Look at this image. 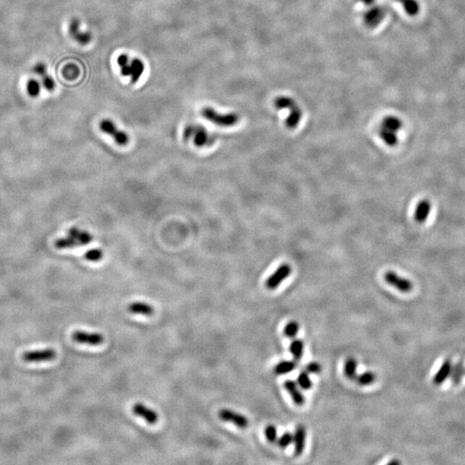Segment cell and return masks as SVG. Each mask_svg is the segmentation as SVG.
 Instances as JSON below:
<instances>
[{
    "label": "cell",
    "mask_w": 465,
    "mask_h": 465,
    "mask_svg": "<svg viewBox=\"0 0 465 465\" xmlns=\"http://www.w3.org/2000/svg\"><path fill=\"white\" fill-rule=\"evenodd\" d=\"M118 63L120 67L121 74L124 77H130V81L133 84L137 83L140 81L145 70V65L142 60L138 58H134L130 60L128 55H121L118 58Z\"/></svg>",
    "instance_id": "obj_1"
},
{
    "label": "cell",
    "mask_w": 465,
    "mask_h": 465,
    "mask_svg": "<svg viewBox=\"0 0 465 465\" xmlns=\"http://www.w3.org/2000/svg\"><path fill=\"white\" fill-rule=\"evenodd\" d=\"M184 139L185 141L191 140L193 144L198 147L211 146L215 141L212 135L203 126L189 125L184 130Z\"/></svg>",
    "instance_id": "obj_2"
},
{
    "label": "cell",
    "mask_w": 465,
    "mask_h": 465,
    "mask_svg": "<svg viewBox=\"0 0 465 465\" xmlns=\"http://www.w3.org/2000/svg\"><path fill=\"white\" fill-rule=\"evenodd\" d=\"M201 115L210 123L224 128L235 126L238 124L240 119L236 113L231 112L227 114H222L216 111L211 107H204V109H202Z\"/></svg>",
    "instance_id": "obj_3"
},
{
    "label": "cell",
    "mask_w": 465,
    "mask_h": 465,
    "mask_svg": "<svg viewBox=\"0 0 465 465\" xmlns=\"http://www.w3.org/2000/svg\"><path fill=\"white\" fill-rule=\"evenodd\" d=\"M99 129L102 132L111 136L118 146H124L129 142V136L125 131L118 129L111 120L103 119L99 124Z\"/></svg>",
    "instance_id": "obj_4"
},
{
    "label": "cell",
    "mask_w": 465,
    "mask_h": 465,
    "mask_svg": "<svg viewBox=\"0 0 465 465\" xmlns=\"http://www.w3.org/2000/svg\"><path fill=\"white\" fill-rule=\"evenodd\" d=\"M385 16V9L382 6H376L374 4L373 6H370V8L365 11V13L363 14V20L366 27L370 29H374L382 23Z\"/></svg>",
    "instance_id": "obj_5"
},
{
    "label": "cell",
    "mask_w": 465,
    "mask_h": 465,
    "mask_svg": "<svg viewBox=\"0 0 465 465\" xmlns=\"http://www.w3.org/2000/svg\"><path fill=\"white\" fill-rule=\"evenodd\" d=\"M292 269L289 264H282L280 266L266 279L265 287L268 290H275L291 274Z\"/></svg>",
    "instance_id": "obj_6"
},
{
    "label": "cell",
    "mask_w": 465,
    "mask_h": 465,
    "mask_svg": "<svg viewBox=\"0 0 465 465\" xmlns=\"http://www.w3.org/2000/svg\"><path fill=\"white\" fill-rule=\"evenodd\" d=\"M384 281L401 292L408 293L413 290V285L410 280L402 278L393 270H388L383 275Z\"/></svg>",
    "instance_id": "obj_7"
},
{
    "label": "cell",
    "mask_w": 465,
    "mask_h": 465,
    "mask_svg": "<svg viewBox=\"0 0 465 465\" xmlns=\"http://www.w3.org/2000/svg\"><path fill=\"white\" fill-rule=\"evenodd\" d=\"M218 415L221 420L232 423L234 425L241 429L247 428L249 425V420L247 419V417L230 409H221L219 412Z\"/></svg>",
    "instance_id": "obj_8"
},
{
    "label": "cell",
    "mask_w": 465,
    "mask_h": 465,
    "mask_svg": "<svg viewBox=\"0 0 465 465\" xmlns=\"http://www.w3.org/2000/svg\"><path fill=\"white\" fill-rule=\"evenodd\" d=\"M72 339L81 344L99 345L103 344L104 338L101 333H87L84 331H75L72 333Z\"/></svg>",
    "instance_id": "obj_9"
},
{
    "label": "cell",
    "mask_w": 465,
    "mask_h": 465,
    "mask_svg": "<svg viewBox=\"0 0 465 465\" xmlns=\"http://www.w3.org/2000/svg\"><path fill=\"white\" fill-rule=\"evenodd\" d=\"M69 34L73 40L81 45H87L92 42V34L90 32L81 31V22L77 18L71 21L69 25Z\"/></svg>",
    "instance_id": "obj_10"
},
{
    "label": "cell",
    "mask_w": 465,
    "mask_h": 465,
    "mask_svg": "<svg viewBox=\"0 0 465 465\" xmlns=\"http://www.w3.org/2000/svg\"><path fill=\"white\" fill-rule=\"evenodd\" d=\"M56 352L54 349H45V350L30 351L23 353L22 359L25 362L49 361L55 359Z\"/></svg>",
    "instance_id": "obj_11"
},
{
    "label": "cell",
    "mask_w": 465,
    "mask_h": 465,
    "mask_svg": "<svg viewBox=\"0 0 465 465\" xmlns=\"http://www.w3.org/2000/svg\"><path fill=\"white\" fill-rule=\"evenodd\" d=\"M133 413L135 415L141 417L142 419H145L150 425H154L159 420L158 413H156L153 409L147 408L145 405L141 404L140 402L135 403L132 408Z\"/></svg>",
    "instance_id": "obj_12"
},
{
    "label": "cell",
    "mask_w": 465,
    "mask_h": 465,
    "mask_svg": "<svg viewBox=\"0 0 465 465\" xmlns=\"http://www.w3.org/2000/svg\"><path fill=\"white\" fill-rule=\"evenodd\" d=\"M284 387L296 406L301 407L304 405L305 397L303 394L301 393V388L299 387L297 382L293 380H285L284 382Z\"/></svg>",
    "instance_id": "obj_13"
},
{
    "label": "cell",
    "mask_w": 465,
    "mask_h": 465,
    "mask_svg": "<svg viewBox=\"0 0 465 465\" xmlns=\"http://www.w3.org/2000/svg\"><path fill=\"white\" fill-rule=\"evenodd\" d=\"M307 432L303 425L296 427L295 434H293V444H294V453L296 456H301L305 450Z\"/></svg>",
    "instance_id": "obj_14"
},
{
    "label": "cell",
    "mask_w": 465,
    "mask_h": 465,
    "mask_svg": "<svg viewBox=\"0 0 465 465\" xmlns=\"http://www.w3.org/2000/svg\"><path fill=\"white\" fill-rule=\"evenodd\" d=\"M451 369H452V363H451V359H445L439 370L437 371V373L434 375V378H433L434 384L437 386L442 384L443 382L451 376Z\"/></svg>",
    "instance_id": "obj_15"
},
{
    "label": "cell",
    "mask_w": 465,
    "mask_h": 465,
    "mask_svg": "<svg viewBox=\"0 0 465 465\" xmlns=\"http://www.w3.org/2000/svg\"><path fill=\"white\" fill-rule=\"evenodd\" d=\"M128 311L134 315H142V316H151L154 313V308L152 305L146 302L135 301L128 305Z\"/></svg>",
    "instance_id": "obj_16"
},
{
    "label": "cell",
    "mask_w": 465,
    "mask_h": 465,
    "mask_svg": "<svg viewBox=\"0 0 465 465\" xmlns=\"http://www.w3.org/2000/svg\"><path fill=\"white\" fill-rule=\"evenodd\" d=\"M67 236H71L72 238L74 239L77 241L80 247L81 246H86L92 242L93 240L92 235L90 232L84 231V230L79 229L76 227H72L67 231Z\"/></svg>",
    "instance_id": "obj_17"
},
{
    "label": "cell",
    "mask_w": 465,
    "mask_h": 465,
    "mask_svg": "<svg viewBox=\"0 0 465 465\" xmlns=\"http://www.w3.org/2000/svg\"><path fill=\"white\" fill-rule=\"evenodd\" d=\"M430 202L427 200V199L421 200L417 205L416 210H415V213H414V220L418 223H423L428 219V215L430 214Z\"/></svg>",
    "instance_id": "obj_18"
},
{
    "label": "cell",
    "mask_w": 465,
    "mask_h": 465,
    "mask_svg": "<svg viewBox=\"0 0 465 465\" xmlns=\"http://www.w3.org/2000/svg\"><path fill=\"white\" fill-rule=\"evenodd\" d=\"M297 367V361L296 360H284L278 363L274 366V373L276 375H285V374L290 373L293 370Z\"/></svg>",
    "instance_id": "obj_19"
},
{
    "label": "cell",
    "mask_w": 465,
    "mask_h": 465,
    "mask_svg": "<svg viewBox=\"0 0 465 465\" xmlns=\"http://www.w3.org/2000/svg\"><path fill=\"white\" fill-rule=\"evenodd\" d=\"M465 375V364L464 362L460 360L456 363L455 365H452L451 369V382L454 385H459L462 382L463 376Z\"/></svg>",
    "instance_id": "obj_20"
},
{
    "label": "cell",
    "mask_w": 465,
    "mask_h": 465,
    "mask_svg": "<svg viewBox=\"0 0 465 465\" xmlns=\"http://www.w3.org/2000/svg\"><path fill=\"white\" fill-rule=\"evenodd\" d=\"M301 117H302V112L298 106L290 109V115H288V118L285 120V124L288 129H296V127L298 126Z\"/></svg>",
    "instance_id": "obj_21"
},
{
    "label": "cell",
    "mask_w": 465,
    "mask_h": 465,
    "mask_svg": "<svg viewBox=\"0 0 465 465\" xmlns=\"http://www.w3.org/2000/svg\"><path fill=\"white\" fill-rule=\"evenodd\" d=\"M290 352L295 360H301L304 354V342L300 339H293L290 344Z\"/></svg>",
    "instance_id": "obj_22"
},
{
    "label": "cell",
    "mask_w": 465,
    "mask_h": 465,
    "mask_svg": "<svg viewBox=\"0 0 465 465\" xmlns=\"http://www.w3.org/2000/svg\"><path fill=\"white\" fill-rule=\"evenodd\" d=\"M357 367L358 362L356 359L350 357L344 361V374L346 378L349 380H355L357 376Z\"/></svg>",
    "instance_id": "obj_23"
},
{
    "label": "cell",
    "mask_w": 465,
    "mask_h": 465,
    "mask_svg": "<svg viewBox=\"0 0 465 465\" xmlns=\"http://www.w3.org/2000/svg\"><path fill=\"white\" fill-rule=\"evenodd\" d=\"M382 128H385V129H389V130H391V131H394V132H397L398 130L402 129V122L401 119H399L396 117H394V115H389V117H386V118H383L382 123Z\"/></svg>",
    "instance_id": "obj_24"
},
{
    "label": "cell",
    "mask_w": 465,
    "mask_h": 465,
    "mask_svg": "<svg viewBox=\"0 0 465 465\" xmlns=\"http://www.w3.org/2000/svg\"><path fill=\"white\" fill-rule=\"evenodd\" d=\"M402 5L405 12L411 17L416 16L419 12V5L417 0H396Z\"/></svg>",
    "instance_id": "obj_25"
},
{
    "label": "cell",
    "mask_w": 465,
    "mask_h": 465,
    "mask_svg": "<svg viewBox=\"0 0 465 465\" xmlns=\"http://www.w3.org/2000/svg\"><path fill=\"white\" fill-rule=\"evenodd\" d=\"M379 136L382 138V141H384L388 146H395L398 143V137L396 135V132L382 128V127L379 131Z\"/></svg>",
    "instance_id": "obj_26"
},
{
    "label": "cell",
    "mask_w": 465,
    "mask_h": 465,
    "mask_svg": "<svg viewBox=\"0 0 465 465\" xmlns=\"http://www.w3.org/2000/svg\"><path fill=\"white\" fill-rule=\"evenodd\" d=\"M274 105H275L276 108L278 109H291L297 106L295 100L293 98H290V97H285V96H281V97H278L274 100Z\"/></svg>",
    "instance_id": "obj_27"
},
{
    "label": "cell",
    "mask_w": 465,
    "mask_h": 465,
    "mask_svg": "<svg viewBox=\"0 0 465 465\" xmlns=\"http://www.w3.org/2000/svg\"><path fill=\"white\" fill-rule=\"evenodd\" d=\"M376 379V374L372 371H365L363 373L357 375L356 380L357 383L360 386H369L375 382Z\"/></svg>",
    "instance_id": "obj_28"
},
{
    "label": "cell",
    "mask_w": 465,
    "mask_h": 465,
    "mask_svg": "<svg viewBox=\"0 0 465 465\" xmlns=\"http://www.w3.org/2000/svg\"><path fill=\"white\" fill-rule=\"evenodd\" d=\"M55 247L57 249H67V248L80 247V245L74 239L72 238L71 236H67L66 237L56 240L55 242Z\"/></svg>",
    "instance_id": "obj_29"
},
{
    "label": "cell",
    "mask_w": 465,
    "mask_h": 465,
    "mask_svg": "<svg viewBox=\"0 0 465 465\" xmlns=\"http://www.w3.org/2000/svg\"><path fill=\"white\" fill-rule=\"evenodd\" d=\"M81 74L79 66L74 64H68L62 69V75L67 81H74Z\"/></svg>",
    "instance_id": "obj_30"
},
{
    "label": "cell",
    "mask_w": 465,
    "mask_h": 465,
    "mask_svg": "<svg viewBox=\"0 0 465 465\" xmlns=\"http://www.w3.org/2000/svg\"><path fill=\"white\" fill-rule=\"evenodd\" d=\"M296 382L299 387L301 388V390H303V391H308L313 385L309 375L306 370H302L298 374V376L296 378Z\"/></svg>",
    "instance_id": "obj_31"
},
{
    "label": "cell",
    "mask_w": 465,
    "mask_h": 465,
    "mask_svg": "<svg viewBox=\"0 0 465 465\" xmlns=\"http://www.w3.org/2000/svg\"><path fill=\"white\" fill-rule=\"evenodd\" d=\"M26 91L29 97L37 98L41 93L40 83L34 79H30L26 84Z\"/></svg>",
    "instance_id": "obj_32"
},
{
    "label": "cell",
    "mask_w": 465,
    "mask_h": 465,
    "mask_svg": "<svg viewBox=\"0 0 465 465\" xmlns=\"http://www.w3.org/2000/svg\"><path fill=\"white\" fill-rule=\"evenodd\" d=\"M299 329H300V327H299L298 323L295 321H291V322H288L286 326L284 327V335L289 339H294L298 334Z\"/></svg>",
    "instance_id": "obj_33"
},
{
    "label": "cell",
    "mask_w": 465,
    "mask_h": 465,
    "mask_svg": "<svg viewBox=\"0 0 465 465\" xmlns=\"http://www.w3.org/2000/svg\"><path fill=\"white\" fill-rule=\"evenodd\" d=\"M84 257H85L86 260H88V261H100L101 259H102L103 257V252L102 250L99 249V248H92V249L88 250V251L85 253Z\"/></svg>",
    "instance_id": "obj_34"
},
{
    "label": "cell",
    "mask_w": 465,
    "mask_h": 465,
    "mask_svg": "<svg viewBox=\"0 0 465 465\" xmlns=\"http://www.w3.org/2000/svg\"><path fill=\"white\" fill-rule=\"evenodd\" d=\"M264 435H265L267 440L270 443H273V444L277 442L278 439H279L278 438V431H277L275 425H267L265 429H264Z\"/></svg>",
    "instance_id": "obj_35"
},
{
    "label": "cell",
    "mask_w": 465,
    "mask_h": 465,
    "mask_svg": "<svg viewBox=\"0 0 465 465\" xmlns=\"http://www.w3.org/2000/svg\"><path fill=\"white\" fill-rule=\"evenodd\" d=\"M277 443H278V445H279V447L282 448V449L287 448L293 443V434L288 433V432L287 433H284L283 435L279 437Z\"/></svg>",
    "instance_id": "obj_36"
},
{
    "label": "cell",
    "mask_w": 465,
    "mask_h": 465,
    "mask_svg": "<svg viewBox=\"0 0 465 465\" xmlns=\"http://www.w3.org/2000/svg\"><path fill=\"white\" fill-rule=\"evenodd\" d=\"M42 82H43V87H44L47 91L53 92V91L55 89V86H56V85H55L54 79H53L51 76H49V75H44L43 77V81H42Z\"/></svg>",
    "instance_id": "obj_37"
},
{
    "label": "cell",
    "mask_w": 465,
    "mask_h": 465,
    "mask_svg": "<svg viewBox=\"0 0 465 465\" xmlns=\"http://www.w3.org/2000/svg\"><path fill=\"white\" fill-rule=\"evenodd\" d=\"M322 370V365H320L318 362L316 361L310 362L305 367V370L307 373L319 374L321 373Z\"/></svg>",
    "instance_id": "obj_38"
},
{
    "label": "cell",
    "mask_w": 465,
    "mask_h": 465,
    "mask_svg": "<svg viewBox=\"0 0 465 465\" xmlns=\"http://www.w3.org/2000/svg\"><path fill=\"white\" fill-rule=\"evenodd\" d=\"M33 72L34 74L38 75V76H41V77H43L44 75H46L47 72V66L44 63L35 64L34 67H33Z\"/></svg>",
    "instance_id": "obj_39"
},
{
    "label": "cell",
    "mask_w": 465,
    "mask_h": 465,
    "mask_svg": "<svg viewBox=\"0 0 465 465\" xmlns=\"http://www.w3.org/2000/svg\"><path fill=\"white\" fill-rule=\"evenodd\" d=\"M357 1H359L360 3L363 4L364 6H368V7L373 6L375 2H376V0H357Z\"/></svg>",
    "instance_id": "obj_40"
},
{
    "label": "cell",
    "mask_w": 465,
    "mask_h": 465,
    "mask_svg": "<svg viewBox=\"0 0 465 465\" xmlns=\"http://www.w3.org/2000/svg\"><path fill=\"white\" fill-rule=\"evenodd\" d=\"M395 463H396V464H399L400 462L399 461H391V462H389V464H395Z\"/></svg>",
    "instance_id": "obj_41"
}]
</instances>
